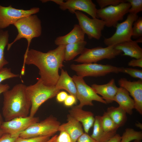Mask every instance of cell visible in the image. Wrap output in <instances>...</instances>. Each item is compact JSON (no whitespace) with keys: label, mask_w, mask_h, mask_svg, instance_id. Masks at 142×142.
Returning <instances> with one entry per match:
<instances>
[{"label":"cell","mask_w":142,"mask_h":142,"mask_svg":"<svg viewBox=\"0 0 142 142\" xmlns=\"http://www.w3.org/2000/svg\"><path fill=\"white\" fill-rule=\"evenodd\" d=\"M65 45L58 46L55 49L46 53L33 49H29L24 56L23 66L21 75L25 73V64L33 65L39 69V78L47 86L55 85L59 77V69L64 65Z\"/></svg>","instance_id":"obj_1"},{"label":"cell","mask_w":142,"mask_h":142,"mask_svg":"<svg viewBox=\"0 0 142 142\" xmlns=\"http://www.w3.org/2000/svg\"><path fill=\"white\" fill-rule=\"evenodd\" d=\"M26 87L25 85L20 83L3 93L2 114L5 121L29 116L31 103L27 94Z\"/></svg>","instance_id":"obj_2"},{"label":"cell","mask_w":142,"mask_h":142,"mask_svg":"<svg viewBox=\"0 0 142 142\" xmlns=\"http://www.w3.org/2000/svg\"><path fill=\"white\" fill-rule=\"evenodd\" d=\"M17 29L18 34L14 40L7 45L9 50L12 45L22 38L26 39L28 45L24 55L29 50V47L32 39L38 37L41 34L42 27L40 20L36 14H32L23 17L19 19L13 25Z\"/></svg>","instance_id":"obj_3"},{"label":"cell","mask_w":142,"mask_h":142,"mask_svg":"<svg viewBox=\"0 0 142 142\" xmlns=\"http://www.w3.org/2000/svg\"><path fill=\"white\" fill-rule=\"evenodd\" d=\"M37 79V81L36 83L26 87V93L31 103L29 115L32 117L34 116L43 103L55 96L61 90L55 85L46 86L39 78Z\"/></svg>","instance_id":"obj_4"},{"label":"cell","mask_w":142,"mask_h":142,"mask_svg":"<svg viewBox=\"0 0 142 142\" xmlns=\"http://www.w3.org/2000/svg\"><path fill=\"white\" fill-rule=\"evenodd\" d=\"M57 118L51 115L31 125L22 132L19 136L24 138L40 136H51L59 131L60 125Z\"/></svg>","instance_id":"obj_5"},{"label":"cell","mask_w":142,"mask_h":142,"mask_svg":"<svg viewBox=\"0 0 142 142\" xmlns=\"http://www.w3.org/2000/svg\"><path fill=\"white\" fill-rule=\"evenodd\" d=\"M71 69L75 71L78 76L98 77L103 76L111 73L121 72L122 67H117L109 64H102L95 63L73 64Z\"/></svg>","instance_id":"obj_6"},{"label":"cell","mask_w":142,"mask_h":142,"mask_svg":"<svg viewBox=\"0 0 142 142\" xmlns=\"http://www.w3.org/2000/svg\"><path fill=\"white\" fill-rule=\"evenodd\" d=\"M130 7V4L126 2L100 8L97 9V18L103 21L105 26L116 27L118 22L123 20L124 16L128 13Z\"/></svg>","instance_id":"obj_7"},{"label":"cell","mask_w":142,"mask_h":142,"mask_svg":"<svg viewBox=\"0 0 142 142\" xmlns=\"http://www.w3.org/2000/svg\"><path fill=\"white\" fill-rule=\"evenodd\" d=\"M122 53L121 51L115 49L114 45L105 48L98 47L91 49L85 48L74 61L83 63H95L105 59L114 58Z\"/></svg>","instance_id":"obj_8"},{"label":"cell","mask_w":142,"mask_h":142,"mask_svg":"<svg viewBox=\"0 0 142 142\" xmlns=\"http://www.w3.org/2000/svg\"><path fill=\"white\" fill-rule=\"evenodd\" d=\"M72 78L77 88V99L80 102L77 105L78 107L82 108L85 105L93 106V101L107 104L102 97L98 95L91 87L86 83L83 78L74 75Z\"/></svg>","instance_id":"obj_9"},{"label":"cell","mask_w":142,"mask_h":142,"mask_svg":"<svg viewBox=\"0 0 142 142\" xmlns=\"http://www.w3.org/2000/svg\"><path fill=\"white\" fill-rule=\"evenodd\" d=\"M138 17L137 14L129 13L125 21L117 24L114 33L110 37L105 38L104 44L107 46H113L131 39L133 24Z\"/></svg>","instance_id":"obj_10"},{"label":"cell","mask_w":142,"mask_h":142,"mask_svg":"<svg viewBox=\"0 0 142 142\" xmlns=\"http://www.w3.org/2000/svg\"><path fill=\"white\" fill-rule=\"evenodd\" d=\"M40 8L33 7L28 10L17 9L11 5L4 7L0 4V29H3L13 25L20 19L39 12Z\"/></svg>","instance_id":"obj_11"},{"label":"cell","mask_w":142,"mask_h":142,"mask_svg":"<svg viewBox=\"0 0 142 142\" xmlns=\"http://www.w3.org/2000/svg\"><path fill=\"white\" fill-rule=\"evenodd\" d=\"M74 14L78 20V24L88 38L99 40L105 26L104 22L97 18H90L80 11H77Z\"/></svg>","instance_id":"obj_12"},{"label":"cell","mask_w":142,"mask_h":142,"mask_svg":"<svg viewBox=\"0 0 142 142\" xmlns=\"http://www.w3.org/2000/svg\"><path fill=\"white\" fill-rule=\"evenodd\" d=\"M39 121V118L34 116L17 117L3 121L1 128L4 133L8 134L12 137H18L30 126Z\"/></svg>","instance_id":"obj_13"},{"label":"cell","mask_w":142,"mask_h":142,"mask_svg":"<svg viewBox=\"0 0 142 142\" xmlns=\"http://www.w3.org/2000/svg\"><path fill=\"white\" fill-rule=\"evenodd\" d=\"M63 11L68 10L74 14L77 11H82L89 14L92 18H97V9L91 0H67L59 5Z\"/></svg>","instance_id":"obj_14"},{"label":"cell","mask_w":142,"mask_h":142,"mask_svg":"<svg viewBox=\"0 0 142 142\" xmlns=\"http://www.w3.org/2000/svg\"><path fill=\"white\" fill-rule=\"evenodd\" d=\"M120 87L126 90L133 98L134 108L142 114V80L131 81L125 78H121L118 81Z\"/></svg>","instance_id":"obj_15"},{"label":"cell","mask_w":142,"mask_h":142,"mask_svg":"<svg viewBox=\"0 0 142 142\" xmlns=\"http://www.w3.org/2000/svg\"><path fill=\"white\" fill-rule=\"evenodd\" d=\"M69 113L70 115L81 123L85 133L88 134L95 120L93 113L91 111L83 110L77 105L73 106Z\"/></svg>","instance_id":"obj_16"},{"label":"cell","mask_w":142,"mask_h":142,"mask_svg":"<svg viewBox=\"0 0 142 142\" xmlns=\"http://www.w3.org/2000/svg\"><path fill=\"white\" fill-rule=\"evenodd\" d=\"M91 87L97 94L100 95L106 104L112 103L118 89L114 79H111L107 83L103 85L94 84Z\"/></svg>","instance_id":"obj_17"},{"label":"cell","mask_w":142,"mask_h":142,"mask_svg":"<svg viewBox=\"0 0 142 142\" xmlns=\"http://www.w3.org/2000/svg\"><path fill=\"white\" fill-rule=\"evenodd\" d=\"M67 122L60 125L59 131L63 130L70 136L72 142H76L84 133L81 123L69 114L67 116Z\"/></svg>","instance_id":"obj_18"},{"label":"cell","mask_w":142,"mask_h":142,"mask_svg":"<svg viewBox=\"0 0 142 142\" xmlns=\"http://www.w3.org/2000/svg\"><path fill=\"white\" fill-rule=\"evenodd\" d=\"M85 34L78 24H75L72 29L67 34L57 37L54 41L56 45H65L84 40Z\"/></svg>","instance_id":"obj_19"},{"label":"cell","mask_w":142,"mask_h":142,"mask_svg":"<svg viewBox=\"0 0 142 142\" xmlns=\"http://www.w3.org/2000/svg\"><path fill=\"white\" fill-rule=\"evenodd\" d=\"M114 101L117 103L119 104V106L126 113L130 115L132 114L133 110L134 108V101L125 89L120 87L118 88L114 98Z\"/></svg>","instance_id":"obj_20"},{"label":"cell","mask_w":142,"mask_h":142,"mask_svg":"<svg viewBox=\"0 0 142 142\" xmlns=\"http://www.w3.org/2000/svg\"><path fill=\"white\" fill-rule=\"evenodd\" d=\"M115 49L120 50L126 55L138 59L142 58V49L135 41L131 39L114 45Z\"/></svg>","instance_id":"obj_21"},{"label":"cell","mask_w":142,"mask_h":142,"mask_svg":"<svg viewBox=\"0 0 142 142\" xmlns=\"http://www.w3.org/2000/svg\"><path fill=\"white\" fill-rule=\"evenodd\" d=\"M101 116H96L93 124L92 133L90 136L96 142H104L109 140L116 132L107 133L104 130L102 125Z\"/></svg>","instance_id":"obj_22"},{"label":"cell","mask_w":142,"mask_h":142,"mask_svg":"<svg viewBox=\"0 0 142 142\" xmlns=\"http://www.w3.org/2000/svg\"><path fill=\"white\" fill-rule=\"evenodd\" d=\"M55 85L60 90H65L70 95L74 96L77 98L75 84L72 78L69 76L66 71L63 69H61V74Z\"/></svg>","instance_id":"obj_23"},{"label":"cell","mask_w":142,"mask_h":142,"mask_svg":"<svg viewBox=\"0 0 142 142\" xmlns=\"http://www.w3.org/2000/svg\"><path fill=\"white\" fill-rule=\"evenodd\" d=\"M87 43L85 40L65 45L64 60L69 61L78 55L82 53L85 49Z\"/></svg>","instance_id":"obj_24"},{"label":"cell","mask_w":142,"mask_h":142,"mask_svg":"<svg viewBox=\"0 0 142 142\" xmlns=\"http://www.w3.org/2000/svg\"><path fill=\"white\" fill-rule=\"evenodd\" d=\"M106 112L119 128L123 126L126 121V113L119 106L109 107Z\"/></svg>","instance_id":"obj_25"},{"label":"cell","mask_w":142,"mask_h":142,"mask_svg":"<svg viewBox=\"0 0 142 142\" xmlns=\"http://www.w3.org/2000/svg\"><path fill=\"white\" fill-rule=\"evenodd\" d=\"M9 37L8 31L0 29V71L9 63L4 56V50L8 44Z\"/></svg>","instance_id":"obj_26"},{"label":"cell","mask_w":142,"mask_h":142,"mask_svg":"<svg viewBox=\"0 0 142 142\" xmlns=\"http://www.w3.org/2000/svg\"><path fill=\"white\" fill-rule=\"evenodd\" d=\"M101 119L102 126L105 132L107 133L116 132L119 128L106 112L101 116Z\"/></svg>","instance_id":"obj_27"},{"label":"cell","mask_w":142,"mask_h":142,"mask_svg":"<svg viewBox=\"0 0 142 142\" xmlns=\"http://www.w3.org/2000/svg\"><path fill=\"white\" fill-rule=\"evenodd\" d=\"M121 137V142H130L135 140L142 139V133L131 128H126Z\"/></svg>","instance_id":"obj_28"},{"label":"cell","mask_w":142,"mask_h":142,"mask_svg":"<svg viewBox=\"0 0 142 142\" xmlns=\"http://www.w3.org/2000/svg\"><path fill=\"white\" fill-rule=\"evenodd\" d=\"M132 37L135 39L142 37V18L138 17L133 24Z\"/></svg>","instance_id":"obj_29"},{"label":"cell","mask_w":142,"mask_h":142,"mask_svg":"<svg viewBox=\"0 0 142 142\" xmlns=\"http://www.w3.org/2000/svg\"><path fill=\"white\" fill-rule=\"evenodd\" d=\"M126 1L131 6L128 11L129 13L137 14L138 13L142 11V0H127Z\"/></svg>","instance_id":"obj_30"},{"label":"cell","mask_w":142,"mask_h":142,"mask_svg":"<svg viewBox=\"0 0 142 142\" xmlns=\"http://www.w3.org/2000/svg\"><path fill=\"white\" fill-rule=\"evenodd\" d=\"M50 136H40L28 138L18 137L14 142H46L50 139Z\"/></svg>","instance_id":"obj_31"},{"label":"cell","mask_w":142,"mask_h":142,"mask_svg":"<svg viewBox=\"0 0 142 142\" xmlns=\"http://www.w3.org/2000/svg\"><path fill=\"white\" fill-rule=\"evenodd\" d=\"M19 76V74H15L12 72L10 68H3L0 71V83L6 79L18 77Z\"/></svg>","instance_id":"obj_32"},{"label":"cell","mask_w":142,"mask_h":142,"mask_svg":"<svg viewBox=\"0 0 142 142\" xmlns=\"http://www.w3.org/2000/svg\"><path fill=\"white\" fill-rule=\"evenodd\" d=\"M121 72L127 74L132 77L142 80V70L136 68L122 67Z\"/></svg>","instance_id":"obj_33"},{"label":"cell","mask_w":142,"mask_h":142,"mask_svg":"<svg viewBox=\"0 0 142 142\" xmlns=\"http://www.w3.org/2000/svg\"><path fill=\"white\" fill-rule=\"evenodd\" d=\"M96 2L101 9L107 6H116L122 2H126V0H97Z\"/></svg>","instance_id":"obj_34"},{"label":"cell","mask_w":142,"mask_h":142,"mask_svg":"<svg viewBox=\"0 0 142 142\" xmlns=\"http://www.w3.org/2000/svg\"><path fill=\"white\" fill-rule=\"evenodd\" d=\"M53 142H72L70 137L68 134L65 131L61 130Z\"/></svg>","instance_id":"obj_35"},{"label":"cell","mask_w":142,"mask_h":142,"mask_svg":"<svg viewBox=\"0 0 142 142\" xmlns=\"http://www.w3.org/2000/svg\"><path fill=\"white\" fill-rule=\"evenodd\" d=\"M77 100L76 98L74 96L70 94L68 95L64 102V105L66 106H71L76 103Z\"/></svg>","instance_id":"obj_36"},{"label":"cell","mask_w":142,"mask_h":142,"mask_svg":"<svg viewBox=\"0 0 142 142\" xmlns=\"http://www.w3.org/2000/svg\"><path fill=\"white\" fill-rule=\"evenodd\" d=\"M76 142H96L88 134L84 133L78 139Z\"/></svg>","instance_id":"obj_37"},{"label":"cell","mask_w":142,"mask_h":142,"mask_svg":"<svg viewBox=\"0 0 142 142\" xmlns=\"http://www.w3.org/2000/svg\"><path fill=\"white\" fill-rule=\"evenodd\" d=\"M18 137H12L10 135L4 133L0 138V142H14Z\"/></svg>","instance_id":"obj_38"},{"label":"cell","mask_w":142,"mask_h":142,"mask_svg":"<svg viewBox=\"0 0 142 142\" xmlns=\"http://www.w3.org/2000/svg\"><path fill=\"white\" fill-rule=\"evenodd\" d=\"M68 95L67 93L65 91L59 92L56 95V100L59 103L64 102Z\"/></svg>","instance_id":"obj_39"},{"label":"cell","mask_w":142,"mask_h":142,"mask_svg":"<svg viewBox=\"0 0 142 142\" xmlns=\"http://www.w3.org/2000/svg\"><path fill=\"white\" fill-rule=\"evenodd\" d=\"M128 65L133 67H142V58L138 59H133L128 63Z\"/></svg>","instance_id":"obj_40"},{"label":"cell","mask_w":142,"mask_h":142,"mask_svg":"<svg viewBox=\"0 0 142 142\" xmlns=\"http://www.w3.org/2000/svg\"><path fill=\"white\" fill-rule=\"evenodd\" d=\"M121 137L119 134H116L108 141L104 142H121Z\"/></svg>","instance_id":"obj_41"},{"label":"cell","mask_w":142,"mask_h":142,"mask_svg":"<svg viewBox=\"0 0 142 142\" xmlns=\"http://www.w3.org/2000/svg\"><path fill=\"white\" fill-rule=\"evenodd\" d=\"M10 86L8 84H5L0 83V94L9 89Z\"/></svg>","instance_id":"obj_42"},{"label":"cell","mask_w":142,"mask_h":142,"mask_svg":"<svg viewBox=\"0 0 142 142\" xmlns=\"http://www.w3.org/2000/svg\"><path fill=\"white\" fill-rule=\"evenodd\" d=\"M3 121L2 116L0 113V138L4 134L1 128V126Z\"/></svg>","instance_id":"obj_43"},{"label":"cell","mask_w":142,"mask_h":142,"mask_svg":"<svg viewBox=\"0 0 142 142\" xmlns=\"http://www.w3.org/2000/svg\"><path fill=\"white\" fill-rule=\"evenodd\" d=\"M48 1L53 2L59 5L64 2L63 0H51Z\"/></svg>","instance_id":"obj_44"},{"label":"cell","mask_w":142,"mask_h":142,"mask_svg":"<svg viewBox=\"0 0 142 142\" xmlns=\"http://www.w3.org/2000/svg\"><path fill=\"white\" fill-rule=\"evenodd\" d=\"M57 136V135H55L54 136L52 137L46 142H53L56 139Z\"/></svg>","instance_id":"obj_45"},{"label":"cell","mask_w":142,"mask_h":142,"mask_svg":"<svg viewBox=\"0 0 142 142\" xmlns=\"http://www.w3.org/2000/svg\"><path fill=\"white\" fill-rule=\"evenodd\" d=\"M138 43H142V37H140L137 39L135 41Z\"/></svg>","instance_id":"obj_46"},{"label":"cell","mask_w":142,"mask_h":142,"mask_svg":"<svg viewBox=\"0 0 142 142\" xmlns=\"http://www.w3.org/2000/svg\"><path fill=\"white\" fill-rule=\"evenodd\" d=\"M133 142H142L141 140H134Z\"/></svg>","instance_id":"obj_47"}]
</instances>
